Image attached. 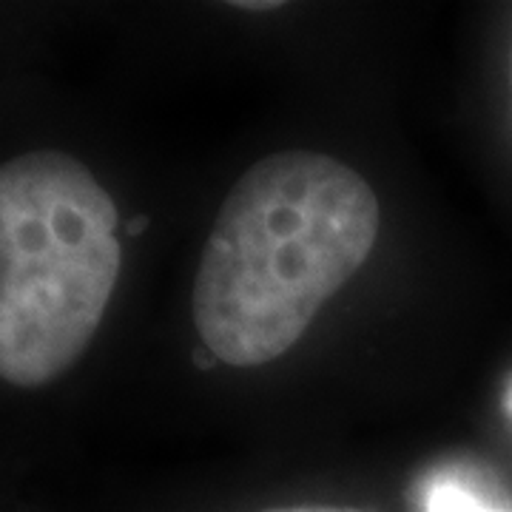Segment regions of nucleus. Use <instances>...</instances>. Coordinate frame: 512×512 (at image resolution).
<instances>
[{
  "mask_svg": "<svg viewBox=\"0 0 512 512\" xmlns=\"http://www.w3.org/2000/svg\"><path fill=\"white\" fill-rule=\"evenodd\" d=\"M365 177L319 151H276L222 200L191 291L202 345L231 367L285 356L379 239Z\"/></svg>",
  "mask_w": 512,
  "mask_h": 512,
  "instance_id": "obj_1",
  "label": "nucleus"
},
{
  "mask_svg": "<svg viewBox=\"0 0 512 512\" xmlns=\"http://www.w3.org/2000/svg\"><path fill=\"white\" fill-rule=\"evenodd\" d=\"M120 211L92 171L63 151L0 165V379L43 387L92 345L123 245Z\"/></svg>",
  "mask_w": 512,
  "mask_h": 512,
  "instance_id": "obj_2",
  "label": "nucleus"
},
{
  "mask_svg": "<svg viewBox=\"0 0 512 512\" xmlns=\"http://www.w3.org/2000/svg\"><path fill=\"white\" fill-rule=\"evenodd\" d=\"M427 512H510L461 481H436L424 498Z\"/></svg>",
  "mask_w": 512,
  "mask_h": 512,
  "instance_id": "obj_3",
  "label": "nucleus"
},
{
  "mask_svg": "<svg viewBox=\"0 0 512 512\" xmlns=\"http://www.w3.org/2000/svg\"><path fill=\"white\" fill-rule=\"evenodd\" d=\"M265 512H362V510H348V507H285V510H265Z\"/></svg>",
  "mask_w": 512,
  "mask_h": 512,
  "instance_id": "obj_4",
  "label": "nucleus"
}]
</instances>
